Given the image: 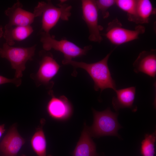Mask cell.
<instances>
[{
  "label": "cell",
  "instance_id": "cell-4",
  "mask_svg": "<svg viewBox=\"0 0 156 156\" xmlns=\"http://www.w3.org/2000/svg\"><path fill=\"white\" fill-rule=\"evenodd\" d=\"M94 121L92 126L88 127L91 136H118V130L121 127L118 120V114L112 112L109 108L99 112L93 110Z\"/></svg>",
  "mask_w": 156,
  "mask_h": 156
},
{
  "label": "cell",
  "instance_id": "cell-15",
  "mask_svg": "<svg viewBox=\"0 0 156 156\" xmlns=\"http://www.w3.org/2000/svg\"><path fill=\"white\" fill-rule=\"evenodd\" d=\"M34 30L31 25L10 26L6 24L3 36L8 45L12 46L15 41L23 40L29 37Z\"/></svg>",
  "mask_w": 156,
  "mask_h": 156
},
{
  "label": "cell",
  "instance_id": "cell-6",
  "mask_svg": "<svg viewBox=\"0 0 156 156\" xmlns=\"http://www.w3.org/2000/svg\"><path fill=\"white\" fill-rule=\"evenodd\" d=\"M145 31V27L141 25L133 30L124 28L116 18L108 23L104 36L112 43L118 46L138 39L139 35Z\"/></svg>",
  "mask_w": 156,
  "mask_h": 156
},
{
  "label": "cell",
  "instance_id": "cell-18",
  "mask_svg": "<svg viewBox=\"0 0 156 156\" xmlns=\"http://www.w3.org/2000/svg\"><path fill=\"white\" fill-rule=\"evenodd\" d=\"M137 0H116L115 4L127 13L128 20L134 21Z\"/></svg>",
  "mask_w": 156,
  "mask_h": 156
},
{
  "label": "cell",
  "instance_id": "cell-12",
  "mask_svg": "<svg viewBox=\"0 0 156 156\" xmlns=\"http://www.w3.org/2000/svg\"><path fill=\"white\" fill-rule=\"evenodd\" d=\"M25 143V140L13 126L1 142L0 150L4 156H16Z\"/></svg>",
  "mask_w": 156,
  "mask_h": 156
},
{
  "label": "cell",
  "instance_id": "cell-21",
  "mask_svg": "<svg viewBox=\"0 0 156 156\" xmlns=\"http://www.w3.org/2000/svg\"><path fill=\"white\" fill-rule=\"evenodd\" d=\"M9 83H13L18 87L21 84V81L20 78L9 79L0 75V85Z\"/></svg>",
  "mask_w": 156,
  "mask_h": 156
},
{
  "label": "cell",
  "instance_id": "cell-8",
  "mask_svg": "<svg viewBox=\"0 0 156 156\" xmlns=\"http://www.w3.org/2000/svg\"><path fill=\"white\" fill-rule=\"evenodd\" d=\"M49 93L51 98L47 104L46 109L49 116L59 120H64L69 118L72 114L73 108L67 98L64 95L57 97L52 90H50Z\"/></svg>",
  "mask_w": 156,
  "mask_h": 156
},
{
  "label": "cell",
  "instance_id": "cell-14",
  "mask_svg": "<svg viewBox=\"0 0 156 156\" xmlns=\"http://www.w3.org/2000/svg\"><path fill=\"white\" fill-rule=\"evenodd\" d=\"M73 156H97L95 144L86 126L73 151Z\"/></svg>",
  "mask_w": 156,
  "mask_h": 156
},
{
  "label": "cell",
  "instance_id": "cell-7",
  "mask_svg": "<svg viewBox=\"0 0 156 156\" xmlns=\"http://www.w3.org/2000/svg\"><path fill=\"white\" fill-rule=\"evenodd\" d=\"M81 2L82 18L88 29V39L91 41L100 43L103 40L100 31L103 27L98 23L99 10L95 1L82 0Z\"/></svg>",
  "mask_w": 156,
  "mask_h": 156
},
{
  "label": "cell",
  "instance_id": "cell-9",
  "mask_svg": "<svg viewBox=\"0 0 156 156\" xmlns=\"http://www.w3.org/2000/svg\"><path fill=\"white\" fill-rule=\"evenodd\" d=\"M41 52L42 58L35 78L40 84L47 85L57 73L60 66L50 53L44 50Z\"/></svg>",
  "mask_w": 156,
  "mask_h": 156
},
{
  "label": "cell",
  "instance_id": "cell-3",
  "mask_svg": "<svg viewBox=\"0 0 156 156\" xmlns=\"http://www.w3.org/2000/svg\"><path fill=\"white\" fill-rule=\"evenodd\" d=\"M41 36L40 41L44 50L48 51L53 49L60 51L64 55L63 60H72L73 58L84 55L92 48L91 45H89L82 48L65 39L57 40L49 33L43 31Z\"/></svg>",
  "mask_w": 156,
  "mask_h": 156
},
{
  "label": "cell",
  "instance_id": "cell-16",
  "mask_svg": "<svg viewBox=\"0 0 156 156\" xmlns=\"http://www.w3.org/2000/svg\"><path fill=\"white\" fill-rule=\"evenodd\" d=\"M156 9L149 0H137L134 23L142 24L149 22V17L156 14Z\"/></svg>",
  "mask_w": 156,
  "mask_h": 156
},
{
  "label": "cell",
  "instance_id": "cell-2",
  "mask_svg": "<svg viewBox=\"0 0 156 156\" xmlns=\"http://www.w3.org/2000/svg\"><path fill=\"white\" fill-rule=\"evenodd\" d=\"M71 8V5L62 2L56 6L51 1H48L38 2L33 13L36 17L42 15V29L43 32L49 33L60 19L69 20Z\"/></svg>",
  "mask_w": 156,
  "mask_h": 156
},
{
  "label": "cell",
  "instance_id": "cell-1",
  "mask_svg": "<svg viewBox=\"0 0 156 156\" xmlns=\"http://www.w3.org/2000/svg\"><path fill=\"white\" fill-rule=\"evenodd\" d=\"M114 50L103 59L94 63H87L72 60H62V63L64 65H70L75 68H79L85 70L94 82L95 90L100 89L101 92L105 89L110 88L115 91L116 89L115 82L111 76L108 65L109 58Z\"/></svg>",
  "mask_w": 156,
  "mask_h": 156
},
{
  "label": "cell",
  "instance_id": "cell-22",
  "mask_svg": "<svg viewBox=\"0 0 156 156\" xmlns=\"http://www.w3.org/2000/svg\"><path fill=\"white\" fill-rule=\"evenodd\" d=\"M5 131V125L3 124L0 125V138Z\"/></svg>",
  "mask_w": 156,
  "mask_h": 156
},
{
  "label": "cell",
  "instance_id": "cell-19",
  "mask_svg": "<svg viewBox=\"0 0 156 156\" xmlns=\"http://www.w3.org/2000/svg\"><path fill=\"white\" fill-rule=\"evenodd\" d=\"M155 133L146 134L141 142V153L142 156H154Z\"/></svg>",
  "mask_w": 156,
  "mask_h": 156
},
{
  "label": "cell",
  "instance_id": "cell-20",
  "mask_svg": "<svg viewBox=\"0 0 156 156\" xmlns=\"http://www.w3.org/2000/svg\"><path fill=\"white\" fill-rule=\"evenodd\" d=\"M98 9L100 11L104 18H108L109 15V9L115 4V0H95Z\"/></svg>",
  "mask_w": 156,
  "mask_h": 156
},
{
  "label": "cell",
  "instance_id": "cell-23",
  "mask_svg": "<svg viewBox=\"0 0 156 156\" xmlns=\"http://www.w3.org/2000/svg\"><path fill=\"white\" fill-rule=\"evenodd\" d=\"M3 32L2 27L0 26V38L3 36Z\"/></svg>",
  "mask_w": 156,
  "mask_h": 156
},
{
  "label": "cell",
  "instance_id": "cell-5",
  "mask_svg": "<svg viewBox=\"0 0 156 156\" xmlns=\"http://www.w3.org/2000/svg\"><path fill=\"white\" fill-rule=\"evenodd\" d=\"M36 45L30 47H16L4 43L0 48V56L10 62L12 69L15 70V78H20L25 69V64L31 60L35 54Z\"/></svg>",
  "mask_w": 156,
  "mask_h": 156
},
{
  "label": "cell",
  "instance_id": "cell-10",
  "mask_svg": "<svg viewBox=\"0 0 156 156\" xmlns=\"http://www.w3.org/2000/svg\"><path fill=\"white\" fill-rule=\"evenodd\" d=\"M23 7L22 3L17 1L5 10V14L9 18V23L7 24L10 26L30 25L36 17L33 12L23 9Z\"/></svg>",
  "mask_w": 156,
  "mask_h": 156
},
{
  "label": "cell",
  "instance_id": "cell-11",
  "mask_svg": "<svg viewBox=\"0 0 156 156\" xmlns=\"http://www.w3.org/2000/svg\"><path fill=\"white\" fill-rule=\"evenodd\" d=\"M133 65L135 73L142 72L155 78L156 74V50L141 52Z\"/></svg>",
  "mask_w": 156,
  "mask_h": 156
},
{
  "label": "cell",
  "instance_id": "cell-13",
  "mask_svg": "<svg viewBox=\"0 0 156 156\" xmlns=\"http://www.w3.org/2000/svg\"><path fill=\"white\" fill-rule=\"evenodd\" d=\"M114 91L116 96L113 97L112 104L116 110L126 108H130L134 111L136 110V108H134L133 105L136 92L135 87L116 89Z\"/></svg>",
  "mask_w": 156,
  "mask_h": 156
},
{
  "label": "cell",
  "instance_id": "cell-17",
  "mask_svg": "<svg viewBox=\"0 0 156 156\" xmlns=\"http://www.w3.org/2000/svg\"><path fill=\"white\" fill-rule=\"evenodd\" d=\"M42 125L34 133L31 140L32 147L38 156H52L47 155L46 141L44 134L42 129L44 120L41 121Z\"/></svg>",
  "mask_w": 156,
  "mask_h": 156
}]
</instances>
